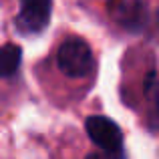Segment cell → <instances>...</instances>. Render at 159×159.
Masks as SVG:
<instances>
[{
    "mask_svg": "<svg viewBox=\"0 0 159 159\" xmlns=\"http://www.w3.org/2000/svg\"><path fill=\"white\" fill-rule=\"evenodd\" d=\"M107 14L129 32H139L147 22V8L143 0H107Z\"/></svg>",
    "mask_w": 159,
    "mask_h": 159,
    "instance_id": "3957f363",
    "label": "cell"
},
{
    "mask_svg": "<svg viewBox=\"0 0 159 159\" xmlns=\"http://www.w3.org/2000/svg\"><path fill=\"white\" fill-rule=\"evenodd\" d=\"M157 26H159V10H157Z\"/></svg>",
    "mask_w": 159,
    "mask_h": 159,
    "instance_id": "ba28073f",
    "label": "cell"
},
{
    "mask_svg": "<svg viewBox=\"0 0 159 159\" xmlns=\"http://www.w3.org/2000/svg\"><path fill=\"white\" fill-rule=\"evenodd\" d=\"M20 58H22V51L16 44H4L0 47V79L12 77L20 66Z\"/></svg>",
    "mask_w": 159,
    "mask_h": 159,
    "instance_id": "5b68a950",
    "label": "cell"
},
{
    "mask_svg": "<svg viewBox=\"0 0 159 159\" xmlns=\"http://www.w3.org/2000/svg\"><path fill=\"white\" fill-rule=\"evenodd\" d=\"M145 93L153 99V103H155V107L159 111V79H155L153 73L149 75V79L145 81Z\"/></svg>",
    "mask_w": 159,
    "mask_h": 159,
    "instance_id": "8992f818",
    "label": "cell"
},
{
    "mask_svg": "<svg viewBox=\"0 0 159 159\" xmlns=\"http://www.w3.org/2000/svg\"><path fill=\"white\" fill-rule=\"evenodd\" d=\"M85 159H107L105 155H101V153H89Z\"/></svg>",
    "mask_w": 159,
    "mask_h": 159,
    "instance_id": "52a82bcc",
    "label": "cell"
},
{
    "mask_svg": "<svg viewBox=\"0 0 159 159\" xmlns=\"http://www.w3.org/2000/svg\"><path fill=\"white\" fill-rule=\"evenodd\" d=\"M57 65L61 73L66 75L69 79H85L95 69L93 51L81 36H69L58 47Z\"/></svg>",
    "mask_w": 159,
    "mask_h": 159,
    "instance_id": "6da1fadb",
    "label": "cell"
},
{
    "mask_svg": "<svg viewBox=\"0 0 159 159\" xmlns=\"http://www.w3.org/2000/svg\"><path fill=\"white\" fill-rule=\"evenodd\" d=\"M85 129L95 145H99L111 157L123 159V133L115 121L103 115H93L85 121Z\"/></svg>",
    "mask_w": 159,
    "mask_h": 159,
    "instance_id": "7a4b0ae2",
    "label": "cell"
},
{
    "mask_svg": "<svg viewBox=\"0 0 159 159\" xmlns=\"http://www.w3.org/2000/svg\"><path fill=\"white\" fill-rule=\"evenodd\" d=\"M52 0H20L16 26L24 34H39L51 22Z\"/></svg>",
    "mask_w": 159,
    "mask_h": 159,
    "instance_id": "277c9868",
    "label": "cell"
}]
</instances>
